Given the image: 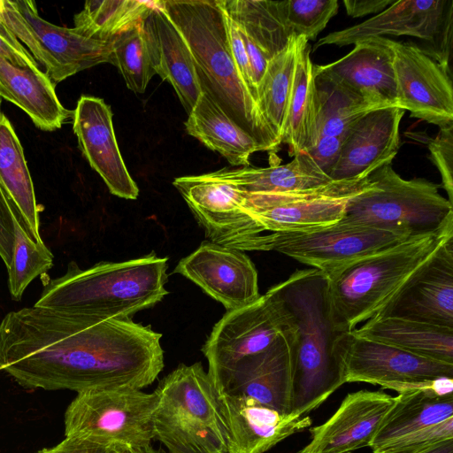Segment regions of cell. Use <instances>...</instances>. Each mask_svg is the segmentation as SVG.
Segmentation results:
<instances>
[{
    "label": "cell",
    "instance_id": "obj_1",
    "mask_svg": "<svg viewBox=\"0 0 453 453\" xmlns=\"http://www.w3.org/2000/svg\"><path fill=\"white\" fill-rule=\"evenodd\" d=\"M161 336L132 319L25 307L0 322V369L30 389H142L163 370Z\"/></svg>",
    "mask_w": 453,
    "mask_h": 453
},
{
    "label": "cell",
    "instance_id": "obj_2",
    "mask_svg": "<svg viewBox=\"0 0 453 453\" xmlns=\"http://www.w3.org/2000/svg\"><path fill=\"white\" fill-rule=\"evenodd\" d=\"M185 39L202 93L251 135L264 151L280 146L234 61L219 0L157 1Z\"/></svg>",
    "mask_w": 453,
    "mask_h": 453
},
{
    "label": "cell",
    "instance_id": "obj_3",
    "mask_svg": "<svg viewBox=\"0 0 453 453\" xmlns=\"http://www.w3.org/2000/svg\"><path fill=\"white\" fill-rule=\"evenodd\" d=\"M167 260L152 252L84 270L70 262L65 274L43 281L34 306L101 319H132L167 295Z\"/></svg>",
    "mask_w": 453,
    "mask_h": 453
},
{
    "label": "cell",
    "instance_id": "obj_4",
    "mask_svg": "<svg viewBox=\"0 0 453 453\" xmlns=\"http://www.w3.org/2000/svg\"><path fill=\"white\" fill-rule=\"evenodd\" d=\"M453 224L409 237L325 275L331 320L340 333L350 332L377 315L412 273L450 237Z\"/></svg>",
    "mask_w": 453,
    "mask_h": 453
},
{
    "label": "cell",
    "instance_id": "obj_5",
    "mask_svg": "<svg viewBox=\"0 0 453 453\" xmlns=\"http://www.w3.org/2000/svg\"><path fill=\"white\" fill-rule=\"evenodd\" d=\"M279 286L296 327L292 413L305 416L343 385L334 356L341 333L330 318L324 273L296 270Z\"/></svg>",
    "mask_w": 453,
    "mask_h": 453
},
{
    "label": "cell",
    "instance_id": "obj_6",
    "mask_svg": "<svg viewBox=\"0 0 453 453\" xmlns=\"http://www.w3.org/2000/svg\"><path fill=\"white\" fill-rule=\"evenodd\" d=\"M154 392V436L168 453H227L218 392L200 362L180 364Z\"/></svg>",
    "mask_w": 453,
    "mask_h": 453
},
{
    "label": "cell",
    "instance_id": "obj_7",
    "mask_svg": "<svg viewBox=\"0 0 453 453\" xmlns=\"http://www.w3.org/2000/svg\"><path fill=\"white\" fill-rule=\"evenodd\" d=\"M372 188L352 197L339 225L376 228L406 237L435 233L453 224V204L425 178L405 180L392 161L374 170Z\"/></svg>",
    "mask_w": 453,
    "mask_h": 453
},
{
    "label": "cell",
    "instance_id": "obj_8",
    "mask_svg": "<svg viewBox=\"0 0 453 453\" xmlns=\"http://www.w3.org/2000/svg\"><path fill=\"white\" fill-rule=\"evenodd\" d=\"M157 395L135 388L77 393L64 414L65 436L87 438L127 448L151 444Z\"/></svg>",
    "mask_w": 453,
    "mask_h": 453
},
{
    "label": "cell",
    "instance_id": "obj_9",
    "mask_svg": "<svg viewBox=\"0 0 453 453\" xmlns=\"http://www.w3.org/2000/svg\"><path fill=\"white\" fill-rule=\"evenodd\" d=\"M0 22L27 48L56 85L103 63L111 64L110 41L85 37L42 19L31 0H4Z\"/></svg>",
    "mask_w": 453,
    "mask_h": 453
},
{
    "label": "cell",
    "instance_id": "obj_10",
    "mask_svg": "<svg viewBox=\"0 0 453 453\" xmlns=\"http://www.w3.org/2000/svg\"><path fill=\"white\" fill-rule=\"evenodd\" d=\"M334 356L343 384L365 382L399 394L434 388L441 378H453V364L419 357L352 331L338 335Z\"/></svg>",
    "mask_w": 453,
    "mask_h": 453
},
{
    "label": "cell",
    "instance_id": "obj_11",
    "mask_svg": "<svg viewBox=\"0 0 453 453\" xmlns=\"http://www.w3.org/2000/svg\"><path fill=\"white\" fill-rule=\"evenodd\" d=\"M384 35L419 39L420 49L451 73L453 0H396L361 23L321 37L313 50L326 45L342 47Z\"/></svg>",
    "mask_w": 453,
    "mask_h": 453
},
{
    "label": "cell",
    "instance_id": "obj_12",
    "mask_svg": "<svg viewBox=\"0 0 453 453\" xmlns=\"http://www.w3.org/2000/svg\"><path fill=\"white\" fill-rule=\"evenodd\" d=\"M173 186L210 242L241 251H271V233L245 209V193L205 173L176 178Z\"/></svg>",
    "mask_w": 453,
    "mask_h": 453
},
{
    "label": "cell",
    "instance_id": "obj_13",
    "mask_svg": "<svg viewBox=\"0 0 453 453\" xmlns=\"http://www.w3.org/2000/svg\"><path fill=\"white\" fill-rule=\"evenodd\" d=\"M279 288L278 283L254 303L226 311L213 326L202 349L211 377L265 350L280 335L296 330Z\"/></svg>",
    "mask_w": 453,
    "mask_h": 453
},
{
    "label": "cell",
    "instance_id": "obj_14",
    "mask_svg": "<svg viewBox=\"0 0 453 453\" xmlns=\"http://www.w3.org/2000/svg\"><path fill=\"white\" fill-rule=\"evenodd\" d=\"M372 172L284 193H245V209L268 233L306 232L336 224L349 201L373 187Z\"/></svg>",
    "mask_w": 453,
    "mask_h": 453
},
{
    "label": "cell",
    "instance_id": "obj_15",
    "mask_svg": "<svg viewBox=\"0 0 453 453\" xmlns=\"http://www.w3.org/2000/svg\"><path fill=\"white\" fill-rule=\"evenodd\" d=\"M296 330L280 335L265 350L245 357L211 377L218 393L249 396L283 414H291Z\"/></svg>",
    "mask_w": 453,
    "mask_h": 453
},
{
    "label": "cell",
    "instance_id": "obj_16",
    "mask_svg": "<svg viewBox=\"0 0 453 453\" xmlns=\"http://www.w3.org/2000/svg\"><path fill=\"white\" fill-rule=\"evenodd\" d=\"M272 249L325 275L409 237L389 231L339 224L306 232L271 233Z\"/></svg>",
    "mask_w": 453,
    "mask_h": 453
},
{
    "label": "cell",
    "instance_id": "obj_17",
    "mask_svg": "<svg viewBox=\"0 0 453 453\" xmlns=\"http://www.w3.org/2000/svg\"><path fill=\"white\" fill-rule=\"evenodd\" d=\"M394 53L397 106L440 128L453 125L451 73L418 45L389 39Z\"/></svg>",
    "mask_w": 453,
    "mask_h": 453
},
{
    "label": "cell",
    "instance_id": "obj_18",
    "mask_svg": "<svg viewBox=\"0 0 453 453\" xmlns=\"http://www.w3.org/2000/svg\"><path fill=\"white\" fill-rule=\"evenodd\" d=\"M393 61L389 39L373 37L355 42L352 50L332 63L313 65V73L377 108L398 107Z\"/></svg>",
    "mask_w": 453,
    "mask_h": 453
},
{
    "label": "cell",
    "instance_id": "obj_19",
    "mask_svg": "<svg viewBox=\"0 0 453 453\" xmlns=\"http://www.w3.org/2000/svg\"><path fill=\"white\" fill-rule=\"evenodd\" d=\"M174 273L195 282L227 311L250 304L261 296L250 258L243 251L209 241L182 258Z\"/></svg>",
    "mask_w": 453,
    "mask_h": 453
},
{
    "label": "cell",
    "instance_id": "obj_20",
    "mask_svg": "<svg viewBox=\"0 0 453 453\" xmlns=\"http://www.w3.org/2000/svg\"><path fill=\"white\" fill-rule=\"evenodd\" d=\"M375 316L453 328V236L412 273Z\"/></svg>",
    "mask_w": 453,
    "mask_h": 453
},
{
    "label": "cell",
    "instance_id": "obj_21",
    "mask_svg": "<svg viewBox=\"0 0 453 453\" xmlns=\"http://www.w3.org/2000/svg\"><path fill=\"white\" fill-rule=\"evenodd\" d=\"M72 119L81 151L110 192L121 198L136 199L139 188L120 154L111 107L102 98L81 96Z\"/></svg>",
    "mask_w": 453,
    "mask_h": 453
},
{
    "label": "cell",
    "instance_id": "obj_22",
    "mask_svg": "<svg viewBox=\"0 0 453 453\" xmlns=\"http://www.w3.org/2000/svg\"><path fill=\"white\" fill-rule=\"evenodd\" d=\"M395 403L383 390L349 393L334 413L310 429L311 441L297 453H352L370 447Z\"/></svg>",
    "mask_w": 453,
    "mask_h": 453
},
{
    "label": "cell",
    "instance_id": "obj_23",
    "mask_svg": "<svg viewBox=\"0 0 453 453\" xmlns=\"http://www.w3.org/2000/svg\"><path fill=\"white\" fill-rule=\"evenodd\" d=\"M218 401L227 453H265L312 424L309 415L283 414L249 396L218 393Z\"/></svg>",
    "mask_w": 453,
    "mask_h": 453
},
{
    "label": "cell",
    "instance_id": "obj_24",
    "mask_svg": "<svg viewBox=\"0 0 453 453\" xmlns=\"http://www.w3.org/2000/svg\"><path fill=\"white\" fill-rule=\"evenodd\" d=\"M405 111L398 107L373 110L344 134L333 180H349L393 161L400 146L399 128Z\"/></svg>",
    "mask_w": 453,
    "mask_h": 453
},
{
    "label": "cell",
    "instance_id": "obj_25",
    "mask_svg": "<svg viewBox=\"0 0 453 453\" xmlns=\"http://www.w3.org/2000/svg\"><path fill=\"white\" fill-rule=\"evenodd\" d=\"M141 26L153 70L173 86L189 114L202 92L185 39L158 6L157 1Z\"/></svg>",
    "mask_w": 453,
    "mask_h": 453
},
{
    "label": "cell",
    "instance_id": "obj_26",
    "mask_svg": "<svg viewBox=\"0 0 453 453\" xmlns=\"http://www.w3.org/2000/svg\"><path fill=\"white\" fill-rule=\"evenodd\" d=\"M450 418L453 378H441L434 388L399 393L371 442L372 452L377 453L408 434Z\"/></svg>",
    "mask_w": 453,
    "mask_h": 453
},
{
    "label": "cell",
    "instance_id": "obj_27",
    "mask_svg": "<svg viewBox=\"0 0 453 453\" xmlns=\"http://www.w3.org/2000/svg\"><path fill=\"white\" fill-rule=\"evenodd\" d=\"M0 96L25 111L41 130L54 131L73 117L60 103L55 84L38 68L21 67L0 57Z\"/></svg>",
    "mask_w": 453,
    "mask_h": 453
},
{
    "label": "cell",
    "instance_id": "obj_28",
    "mask_svg": "<svg viewBox=\"0 0 453 453\" xmlns=\"http://www.w3.org/2000/svg\"><path fill=\"white\" fill-rule=\"evenodd\" d=\"M352 332L419 357L453 364V328L399 317L375 316Z\"/></svg>",
    "mask_w": 453,
    "mask_h": 453
},
{
    "label": "cell",
    "instance_id": "obj_29",
    "mask_svg": "<svg viewBox=\"0 0 453 453\" xmlns=\"http://www.w3.org/2000/svg\"><path fill=\"white\" fill-rule=\"evenodd\" d=\"M209 173L212 177L232 183L247 194L304 190L333 180L307 152L295 155L290 162L284 165L268 167H226Z\"/></svg>",
    "mask_w": 453,
    "mask_h": 453
},
{
    "label": "cell",
    "instance_id": "obj_30",
    "mask_svg": "<svg viewBox=\"0 0 453 453\" xmlns=\"http://www.w3.org/2000/svg\"><path fill=\"white\" fill-rule=\"evenodd\" d=\"M185 127L233 166H250V157L263 147L234 122L206 94L202 93L188 114Z\"/></svg>",
    "mask_w": 453,
    "mask_h": 453
},
{
    "label": "cell",
    "instance_id": "obj_31",
    "mask_svg": "<svg viewBox=\"0 0 453 453\" xmlns=\"http://www.w3.org/2000/svg\"><path fill=\"white\" fill-rule=\"evenodd\" d=\"M0 188L20 213L29 237L43 242L40 234V206L23 147L8 118L0 111Z\"/></svg>",
    "mask_w": 453,
    "mask_h": 453
},
{
    "label": "cell",
    "instance_id": "obj_32",
    "mask_svg": "<svg viewBox=\"0 0 453 453\" xmlns=\"http://www.w3.org/2000/svg\"><path fill=\"white\" fill-rule=\"evenodd\" d=\"M310 53L308 41L302 37L281 140L291 156L308 152L317 139L319 100Z\"/></svg>",
    "mask_w": 453,
    "mask_h": 453
},
{
    "label": "cell",
    "instance_id": "obj_33",
    "mask_svg": "<svg viewBox=\"0 0 453 453\" xmlns=\"http://www.w3.org/2000/svg\"><path fill=\"white\" fill-rule=\"evenodd\" d=\"M303 36L292 35L287 46L272 58L257 86V106L277 143H281Z\"/></svg>",
    "mask_w": 453,
    "mask_h": 453
},
{
    "label": "cell",
    "instance_id": "obj_34",
    "mask_svg": "<svg viewBox=\"0 0 453 453\" xmlns=\"http://www.w3.org/2000/svg\"><path fill=\"white\" fill-rule=\"evenodd\" d=\"M226 14L271 59L288 44L292 34L284 25L276 1L219 0Z\"/></svg>",
    "mask_w": 453,
    "mask_h": 453
},
{
    "label": "cell",
    "instance_id": "obj_35",
    "mask_svg": "<svg viewBox=\"0 0 453 453\" xmlns=\"http://www.w3.org/2000/svg\"><path fill=\"white\" fill-rule=\"evenodd\" d=\"M156 6V1L91 0L74 18L73 27L88 38L109 42L119 33L137 25Z\"/></svg>",
    "mask_w": 453,
    "mask_h": 453
},
{
    "label": "cell",
    "instance_id": "obj_36",
    "mask_svg": "<svg viewBox=\"0 0 453 453\" xmlns=\"http://www.w3.org/2000/svg\"><path fill=\"white\" fill-rule=\"evenodd\" d=\"M11 209L15 242L12 262L7 267L8 288L12 298L19 301L31 281L52 267L54 257L44 242L37 243L29 237L20 213L13 206Z\"/></svg>",
    "mask_w": 453,
    "mask_h": 453
},
{
    "label": "cell",
    "instance_id": "obj_37",
    "mask_svg": "<svg viewBox=\"0 0 453 453\" xmlns=\"http://www.w3.org/2000/svg\"><path fill=\"white\" fill-rule=\"evenodd\" d=\"M314 80L319 100L317 139L325 135L343 138L360 118L380 109L353 97L324 80L315 76Z\"/></svg>",
    "mask_w": 453,
    "mask_h": 453
},
{
    "label": "cell",
    "instance_id": "obj_38",
    "mask_svg": "<svg viewBox=\"0 0 453 453\" xmlns=\"http://www.w3.org/2000/svg\"><path fill=\"white\" fill-rule=\"evenodd\" d=\"M111 64L115 65L127 87L135 93H143L156 74L152 68L141 23L110 40Z\"/></svg>",
    "mask_w": 453,
    "mask_h": 453
},
{
    "label": "cell",
    "instance_id": "obj_39",
    "mask_svg": "<svg viewBox=\"0 0 453 453\" xmlns=\"http://www.w3.org/2000/svg\"><path fill=\"white\" fill-rule=\"evenodd\" d=\"M276 4L288 31L307 41L315 40L339 9L337 0H282Z\"/></svg>",
    "mask_w": 453,
    "mask_h": 453
},
{
    "label": "cell",
    "instance_id": "obj_40",
    "mask_svg": "<svg viewBox=\"0 0 453 453\" xmlns=\"http://www.w3.org/2000/svg\"><path fill=\"white\" fill-rule=\"evenodd\" d=\"M453 439V418L408 434L377 453H417Z\"/></svg>",
    "mask_w": 453,
    "mask_h": 453
},
{
    "label": "cell",
    "instance_id": "obj_41",
    "mask_svg": "<svg viewBox=\"0 0 453 453\" xmlns=\"http://www.w3.org/2000/svg\"><path fill=\"white\" fill-rule=\"evenodd\" d=\"M429 157L441 177V186L453 204V125L440 128L437 135L428 138Z\"/></svg>",
    "mask_w": 453,
    "mask_h": 453
},
{
    "label": "cell",
    "instance_id": "obj_42",
    "mask_svg": "<svg viewBox=\"0 0 453 453\" xmlns=\"http://www.w3.org/2000/svg\"><path fill=\"white\" fill-rule=\"evenodd\" d=\"M221 5V4H220ZM230 49L234 61L246 87L255 101H257V92L254 85L250 65L242 32L237 24L225 12Z\"/></svg>",
    "mask_w": 453,
    "mask_h": 453
},
{
    "label": "cell",
    "instance_id": "obj_43",
    "mask_svg": "<svg viewBox=\"0 0 453 453\" xmlns=\"http://www.w3.org/2000/svg\"><path fill=\"white\" fill-rule=\"evenodd\" d=\"M343 138L338 136H320L314 146L307 152L317 165L330 177L342 151Z\"/></svg>",
    "mask_w": 453,
    "mask_h": 453
},
{
    "label": "cell",
    "instance_id": "obj_44",
    "mask_svg": "<svg viewBox=\"0 0 453 453\" xmlns=\"http://www.w3.org/2000/svg\"><path fill=\"white\" fill-rule=\"evenodd\" d=\"M0 57L18 66L40 69L27 48L1 22Z\"/></svg>",
    "mask_w": 453,
    "mask_h": 453
},
{
    "label": "cell",
    "instance_id": "obj_45",
    "mask_svg": "<svg viewBox=\"0 0 453 453\" xmlns=\"http://www.w3.org/2000/svg\"><path fill=\"white\" fill-rule=\"evenodd\" d=\"M14 242L13 213L6 196L0 188V257L6 268L12 262Z\"/></svg>",
    "mask_w": 453,
    "mask_h": 453
},
{
    "label": "cell",
    "instance_id": "obj_46",
    "mask_svg": "<svg viewBox=\"0 0 453 453\" xmlns=\"http://www.w3.org/2000/svg\"><path fill=\"white\" fill-rule=\"evenodd\" d=\"M111 445L87 438L65 436L57 445L37 453H109Z\"/></svg>",
    "mask_w": 453,
    "mask_h": 453
},
{
    "label": "cell",
    "instance_id": "obj_47",
    "mask_svg": "<svg viewBox=\"0 0 453 453\" xmlns=\"http://www.w3.org/2000/svg\"><path fill=\"white\" fill-rule=\"evenodd\" d=\"M394 0H344L346 12L352 18L380 13L391 5Z\"/></svg>",
    "mask_w": 453,
    "mask_h": 453
},
{
    "label": "cell",
    "instance_id": "obj_48",
    "mask_svg": "<svg viewBox=\"0 0 453 453\" xmlns=\"http://www.w3.org/2000/svg\"><path fill=\"white\" fill-rule=\"evenodd\" d=\"M242 37L244 40L246 51L248 54V58H249V62H250V65L253 82H254L256 88H257V86L265 72V69L267 67V65H268V62L270 59L242 32Z\"/></svg>",
    "mask_w": 453,
    "mask_h": 453
},
{
    "label": "cell",
    "instance_id": "obj_49",
    "mask_svg": "<svg viewBox=\"0 0 453 453\" xmlns=\"http://www.w3.org/2000/svg\"><path fill=\"white\" fill-rule=\"evenodd\" d=\"M417 453H453V439L441 441Z\"/></svg>",
    "mask_w": 453,
    "mask_h": 453
},
{
    "label": "cell",
    "instance_id": "obj_50",
    "mask_svg": "<svg viewBox=\"0 0 453 453\" xmlns=\"http://www.w3.org/2000/svg\"><path fill=\"white\" fill-rule=\"evenodd\" d=\"M127 453H168L165 451L162 448L155 449L150 445L142 446V447H131L127 448Z\"/></svg>",
    "mask_w": 453,
    "mask_h": 453
},
{
    "label": "cell",
    "instance_id": "obj_51",
    "mask_svg": "<svg viewBox=\"0 0 453 453\" xmlns=\"http://www.w3.org/2000/svg\"><path fill=\"white\" fill-rule=\"evenodd\" d=\"M109 453H127V449L124 445L114 443L111 446Z\"/></svg>",
    "mask_w": 453,
    "mask_h": 453
},
{
    "label": "cell",
    "instance_id": "obj_52",
    "mask_svg": "<svg viewBox=\"0 0 453 453\" xmlns=\"http://www.w3.org/2000/svg\"><path fill=\"white\" fill-rule=\"evenodd\" d=\"M4 11V0H0V14Z\"/></svg>",
    "mask_w": 453,
    "mask_h": 453
},
{
    "label": "cell",
    "instance_id": "obj_53",
    "mask_svg": "<svg viewBox=\"0 0 453 453\" xmlns=\"http://www.w3.org/2000/svg\"><path fill=\"white\" fill-rule=\"evenodd\" d=\"M2 100H3V98L0 96V106H1V104H2Z\"/></svg>",
    "mask_w": 453,
    "mask_h": 453
}]
</instances>
